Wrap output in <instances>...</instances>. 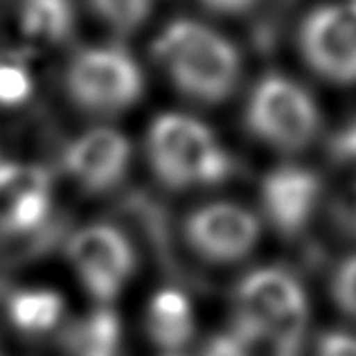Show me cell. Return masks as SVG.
I'll use <instances>...</instances> for the list:
<instances>
[{
    "mask_svg": "<svg viewBox=\"0 0 356 356\" xmlns=\"http://www.w3.org/2000/svg\"><path fill=\"white\" fill-rule=\"evenodd\" d=\"M154 57L183 95L203 104H221L239 83L237 48L192 18H178L163 27L154 41Z\"/></svg>",
    "mask_w": 356,
    "mask_h": 356,
    "instance_id": "1",
    "label": "cell"
},
{
    "mask_svg": "<svg viewBox=\"0 0 356 356\" xmlns=\"http://www.w3.org/2000/svg\"><path fill=\"white\" fill-rule=\"evenodd\" d=\"M232 325L264 341L273 352L302 348L309 302L300 280L286 268L264 266L246 273L235 289Z\"/></svg>",
    "mask_w": 356,
    "mask_h": 356,
    "instance_id": "2",
    "label": "cell"
},
{
    "mask_svg": "<svg viewBox=\"0 0 356 356\" xmlns=\"http://www.w3.org/2000/svg\"><path fill=\"white\" fill-rule=\"evenodd\" d=\"M147 158L158 181L172 190L217 185L232 172V158L212 129L185 113H163L152 122Z\"/></svg>",
    "mask_w": 356,
    "mask_h": 356,
    "instance_id": "3",
    "label": "cell"
},
{
    "mask_svg": "<svg viewBox=\"0 0 356 356\" xmlns=\"http://www.w3.org/2000/svg\"><path fill=\"white\" fill-rule=\"evenodd\" d=\"M250 134L280 152H302L321 131L316 99L291 77L270 72L250 90L246 102Z\"/></svg>",
    "mask_w": 356,
    "mask_h": 356,
    "instance_id": "4",
    "label": "cell"
},
{
    "mask_svg": "<svg viewBox=\"0 0 356 356\" xmlns=\"http://www.w3.org/2000/svg\"><path fill=\"white\" fill-rule=\"evenodd\" d=\"M65 90L74 104L88 113L115 115L138 104L145 77L129 52L95 45L70 59L65 68Z\"/></svg>",
    "mask_w": 356,
    "mask_h": 356,
    "instance_id": "5",
    "label": "cell"
},
{
    "mask_svg": "<svg viewBox=\"0 0 356 356\" xmlns=\"http://www.w3.org/2000/svg\"><path fill=\"white\" fill-rule=\"evenodd\" d=\"M65 255L88 296L102 305L113 302L138 266L129 237L111 223H90L77 230Z\"/></svg>",
    "mask_w": 356,
    "mask_h": 356,
    "instance_id": "6",
    "label": "cell"
},
{
    "mask_svg": "<svg viewBox=\"0 0 356 356\" xmlns=\"http://www.w3.org/2000/svg\"><path fill=\"white\" fill-rule=\"evenodd\" d=\"M298 41L316 74L339 86L356 83V0L312 9L300 25Z\"/></svg>",
    "mask_w": 356,
    "mask_h": 356,
    "instance_id": "7",
    "label": "cell"
},
{
    "mask_svg": "<svg viewBox=\"0 0 356 356\" xmlns=\"http://www.w3.org/2000/svg\"><path fill=\"white\" fill-rule=\"evenodd\" d=\"M183 232L196 255L214 264H232L250 255L261 228L255 214L243 205L214 201L187 214Z\"/></svg>",
    "mask_w": 356,
    "mask_h": 356,
    "instance_id": "8",
    "label": "cell"
},
{
    "mask_svg": "<svg viewBox=\"0 0 356 356\" xmlns=\"http://www.w3.org/2000/svg\"><path fill=\"white\" fill-rule=\"evenodd\" d=\"M52 181L41 167L0 163V235L25 237L48 221Z\"/></svg>",
    "mask_w": 356,
    "mask_h": 356,
    "instance_id": "9",
    "label": "cell"
},
{
    "mask_svg": "<svg viewBox=\"0 0 356 356\" xmlns=\"http://www.w3.org/2000/svg\"><path fill=\"white\" fill-rule=\"evenodd\" d=\"M65 172L88 192H106L124 178L131 163V145L124 134L95 127L72 140L63 156Z\"/></svg>",
    "mask_w": 356,
    "mask_h": 356,
    "instance_id": "10",
    "label": "cell"
},
{
    "mask_svg": "<svg viewBox=\"0 0 356 356\" xmlns=\"http://www.w3.org/2000/svg\"><path fill=\"white\" fill-rule=\"evenodd\" d=\"M321 178L298 165L275 167L261 181V208L280 235L293 237L307 228L321 203Z\"/></svg>",
    "mask_w": 356,
    "mask_h": 356,
    "instance_id": "11",
    "label": "cell"
},
{
    "mask_svg": "<svg viewBox=\"0 0 356 356\" xmlns=\"http://www.w3.org/2000/svg\"><path fill=\"white\" fill-rule=\"evenodd\" d=\"M145 332L165 352L185 348L196 334L194 307L187 293L181 289H161L154 293L145 312Z\"/></svg>",
    "mask_w": 356,
    "mask_h": 356,
    "instance_id": "12",
    "label": "cell"
},
{
    "mask_svg": "<svg viewBox=\"0 0 356 356\" xmlns=\"http://www.w3.org/2000/svg\"><path fill=\"white\" fill-rule=\"evenodd\" d=\"M63 356H120L122 323L111 307H102L70 323L59 334Z\"/></svg>",
    "mask_w": 356,
    "mask_h": 356,
    "instance_id": "13",
    "label": "cell"
},
{
    "mask_svg": "<svg viewBox=\"0 0 356 356\" xmlns=\"http://www.w3.org/2000/svg\"><path fill=\"white\" fill-rule=\"evenodd\" d=\"M7 321L25 336L48 334L61 323L65 300L52 289H23L12 291L5 300Z\"/></svg>",
    "mask_w": 356,
    "mask_h": 356,
    "instance_id": "14",
    "label": "cell"
},
{
    "mask_svg": "<svg viewBox=\"0 0 356 356\" xmlns=\"http://www.w3.org/2000/svg\"><path fill=\"white\" fill-rule=\"evenodd\" d=\"M21 25L27 34L39 41H63L74 25L72 0H23Z\"/></svg>",
    "mask_w": 356,
    "mask_h": 356,
    "instance_id": "15",
    "label": "cell"
},
{
    "mask_svg": "<svg viewBox=\"0 0 356 356\" xmlns=\"http://www.w3.org/2000/svg\"><path fill=\"white\" fill-rule=\"evenodd\" d=\"M95 14L115 32L131 34L152 14L154 0H90Z\"/></svg>",
    "mask_w": 356,
    "mask_h": 356,
    "instance_id": "16",
    "label": "cell"
},
{
    "mask_svg": "<svg viewBox=\"0 0 356 356\" xmlns=\"http://www.w3.org/2000/svg\"><path fill=\"white\" fill-rule=\"evenodd\" d=\"M330 293L343 316L356 321V252L343 257L332 273Z\"/></svg>",
    "mask_w": 356,
    "mask_h": 356,
    "instance_id": "17",
    "label": "cell"
},
{
    "mask_svg": "<svg viewBox=\"0 0 356 356\" xmlns=\"http://www.w3.org/2000/svg\"><path fill=\"white\" fill-rule=\"evenodd\" d=\"M32 88V74L21 61H0V104H23L30 97Z\"/></svg>",
    "mask_w": 356,
    "mask_h": 356,
    "instance_id": "18",
    "label": "cell"
},
{
    "mask_svg": "<svg viewBox=\"0 0 356 356\" xmlns=\"http://www.w3.org/2000/svg\"><path fill=\"white\" fill-rule=\"evenodd\" d=\"M316 356H356V334L343 330L323 332L316 341Z\"/></svg>",
    "mask_w": 356,
    "mask_h": 356,
    "instance_id": "19",
    "label": "cell"
},
{
    "mask_svg": "<svg viewBox=\"0 0 356 356\" xmlns=\"http://www.w3.org/2000/svg\"><path fill=\"white\" fill-rule=\"evenodd\" d=\"M203 7L212 9L217 14H228V16H237L248 12V9L257 3V0H199Z\"/></svg>",
    "mask_w": 356,
    "mask_h": 356,
    "instance_id": "20",
    "label": "cell"
},
{
    "mask_svg": "<svg viewBox=\"0 0 356 356\" xmlns=\"http://www.w3.org/2000/svg\"><path fill=\"white\" fill-rule=\"evenodd\" d=\"M339 217L345 228L356 232V183L345 190L341 205H339Z\"/></svg>",
    "mask_w": 356,
    "mask_h": 356,
    "instance_id": "21",
    "label": "cell"
},
{
    "mask_svg": "<svg viewBox=\"0 0 356 356\" xmlns=\"http://www.w3.org/2000/svg\"><path fill=\"white\" fill-rule=\"evenodd\" d=\"M339 147L343 156H356V129L352 134H343L339 138Z\"/></svg>",
    "mask_w": 356,
    "mask_h": 356,
    "instance_id": "22",
    "label": "cell"
},
{
    "mask_svg": "<svg viewBox=\"0 0 356 356\" xmlns=\"http://www.w3.org/2000/svg\"><path fill=\"white\" fill-rule=\"evenodd\" d=\"M9 261L0 255V296H3V291H5V286H7V275H9Z\"/></svg>",
    "mask_w": 356,
    "mask_h": 356,
    "instance_id": "23",
    "label": "cell"
},
{
    "mask_svg": "<svg viewBox=\"0 0 356 356\" xmlns=\"http://www.w3.org/2000/svg\"><path fill=\"white\" fill-rule=\"evenodd\" d=\"M270 356H300L296 352H275V354H270Z\"/></svg>",
    "mask_w": 356,
    "mask_h": 356,
    "instance_id": "24",
    "label": "cell"
}]
</instances>
